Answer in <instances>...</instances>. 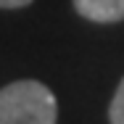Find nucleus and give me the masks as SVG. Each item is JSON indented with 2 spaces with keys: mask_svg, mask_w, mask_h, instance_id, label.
Instances as JSON below:
<instances>
[{
  "mask_svg": "<svg viewBox=\"0 0 124 124\" xmlns=\"http://www.w3.org/2000/svg\"><path fill=\"white\" fill-rule=\"evenodd\" d=\"M32 0H0V8H24Z\"/></svg>",
  "mask_w": 124,
  "mask_h": 124,
  "instance_id": "obj_4",
  "label": "nucleus"
},
{
  "mask_svg": "<svg viewBox=\"0 0 124 124\" xmlns=\"http://www.w3.org/2000/svg\"><path fill=\"white\" fill-rule=\"evenodd\" d=\"M77 13L95 24H114L124 19V0H74Z\"/></svg>",
  "mask_w": 124,
  "mask_h": 124,
  "instance_id": "obj_2",
  "label": "nucleus"
},
{
  "mask_svg": "<svg viewBox=\"0 0 124 124\" xmlns=\"http://www.w3.org/2000/svg\"><path fill=\"white\" fill-rule=\"evenodd\" d=\"M108 119L111 124H124V79L116 87V95L111 100V108H108Z\"/></svg>",
  "mask_w": 124,
  "mask_h": 124,
  "instance_id": "obj_3",
  "label": "nucleus"
},
{
  "mask_svg": "<svg viewBox=\"0 0 124 124\" xmlns=\"http://www.w3.org/2000/svg\"><path fill=\"white\" fill-rule=\"evenodd\" d=\"M58 103L42 82L19 79L0 90V124H55Z\"/></svg>",
  "mask_w": 124,
  "mask_h": 124,
  "instance_id": "obj_1",
  "label": "nucleus"
}]
</instances>
